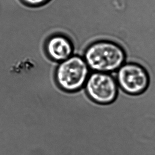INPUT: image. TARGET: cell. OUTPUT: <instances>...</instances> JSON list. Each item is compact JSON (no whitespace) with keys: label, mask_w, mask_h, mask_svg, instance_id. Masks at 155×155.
Returning <instances> with one entry per match:
<instances>
[{"label":"cell","mask_w":155,"mask_h":155,"mask_svg":"<svg viewBox=\"0 0 155 155\" xmlns=\"http://www.w3.org/2000/svg\"><path fill=\"white\" fill-rule=\"evenodd\" d=\"M150 82L149 72L140 63H124L117 69V85L124 92L131 96H138L145 92Z\"/></svg>","instance_id":"cell-3"},{"label":"cell","mask_w":155,"mask_h":155,"mask_svg":"<svg viewBox=\"0 0 155 155\" xmlns=\"http://www.w3.org/2000/svg\"><path fill=\"white\" fill-rule=\"evenodd\" d=\"M84 58L90 69L109 73L117 71L124 64L126 52L115 42L101 40L93 43L86 48Z\"/></svg>","instance_id":"cell-1"},{"label":"cell","mask_w":155,"mask_h":155,"mask_svg":"<svg viewBox=\"0 0 155 155\" xmlns=\"http://www.w3.org/2000/svg\"><path fill=\"white\" fill-rule=\"evenodd\" d=\"M46 51L50 58L61 63L72 56L73 46L66 36L56 35L51 36L47 41Z\"/></svg>","instance_id":"cell-5"},{"label":"cell","mask_w":155,"mask_h":155,"mask_svg":"<svg viewBox=\"0 0 155 155\" xmlns=\"http://www.w3.org/2000/svg\"><path fill=\"white\" fill-rule=\"evenodd\" d=\"M85 86L88 97L100 104L112 103L117 97V82L109 73L94 71L88 76Z\"/></svg>","instance_id":"cell-4"},{"label":"cell","mask_w":155,"mask_h":155,"mask_svg":"<svg viewBox=\"0 0 155 155\" xmlns=\"http://www.w3.org/2000/svg\"><path fill=\"white\" fill-rule=\"evenodd\" d=\"M26 6L30 8H37L42 6L51 0H20Z\"/></svg>","instance_id":"cell-6"},{"label":"cell","mask_w":155,"mask_h":155,"mask_svg":"<svg viewBox=\"0 0 155 155\" xmlns=\"http://www.w3.org/2000/svg\"><path fill=\"white\" fill-rule=\"evenodd\" d=\"M89 73L90 68L84 58L71 56L59 64L55 72V79L63 90L74 92L85 86Z\"/></svg>","instance_id":"cell-2"}]
</instances>
